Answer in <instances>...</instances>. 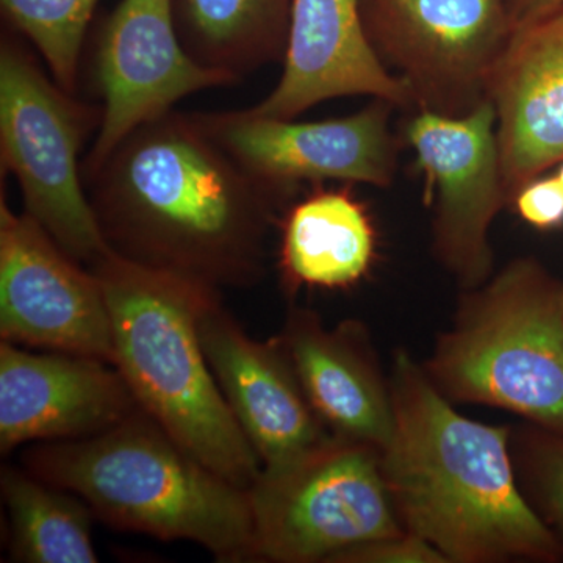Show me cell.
Here are the masks:
<instances>
[{"label":"cell","instance_id":"obj_1","mask_svg":"<svg viewBox=\"0 0 563 563\" xmlns=\"http://www.w3.org/2000/svg\"><path fill=\"white\" fill-rule=\"evenodd\" d=\"M84 180L110 252L220 291L261 284L269 235L296 201L176 109L139 125Z\"/></svg>","mask_w":563,"mask_h":563},{"label":"cell","instance_id":"obj_16","mask_svg":"<svg viewBox=\"0 0 563 563\" xmlns=\"http://www.w3.org/2000/svg\"><path fill=\"white\" fill-rule=\"evenodd\" d=\"M274 339L325 428L383 450L393 429L390 376L365 324L346 320L328 328L314 310L295 306Z\"/></svg>","mask_w":563,"mask_h":563},{"label":"cell","instance_id":"obj_21","mask_svg":"<svg viewBox=\"0 0 563 563\" xmlns=\"http://www.w3.org/2000/svg\"><path fill=\"white\" fill-rule=\"evenodd\" d=\"M101 0H0L10 31L29 40L52 79L76 95L81 51Z\"/></svg>","mask_w":563,"mask_h":563},{"label":"cell","instance_id":"obj_6","mask_svg":"<svg viewBox=\"0 0 563 563\" xmlns=\"http://www.w3.org/2000/svg\"><path fill=\"white\" fill-rule=\"evenodd\" d=\"M101 106L80 102L44 73L13 31L0 40V161L21 188L25 213L85 266L110 252L84 180L81 147L102 124Z\"/></svg>","mask_w":563,"mask_h":563},{"label":"cell","instance_id":"obj_10","mask_svg":"<svg viewBox=\"0 0 563 563\" xmlns=\"http://www.w3.org/2000/svg\"><path fill=\"white\" fill-rule=\"evenodd\" d=\"M433 203L432 252L461 290L495 273L493 222L509 203L490 101L465 117L418 110L404 128Z\"/></svg>","mask_w":563,"mask_h":563},{"label":"cell","instance_id":"obj_12","mask_svg":"<svg viewBox=\"0 0 563 563\" xmlns=\"http://www.w3.org/2000/svg\"><path fill=\"white\" fill-rule=\"evenodd\" d=\"M90 69L103 117L84 161V177L129 133L174 110L181 99L239 84L188 54L173 0H121L99 25Z\"/></svg>","mask_w":563,"mask_h":563},{"label":"cell","instance_id":"obj_9","mask_svg":"<svg viewBox=\"0 0 563 563\" xmlns=\"http://www.w3.org/2000/svg\"><path fill=\"white\" fill-rule=\"evenodd\" d=\"M395 110L372 99L355 113L324 121L279 120L251 109L195 114L251 176L296 199L303 185L329 180L390 188L404 141L391 129Z\"/></svg>","mask_w":563,"mask_h":563},{"label":"cell","instance_id":"obj_3","mask_svg":"<svg viewBox=\"0 0 563 563\" xmlns=\"http://www.w3.org/2000/svg\"><path fill=\"white\" fill-rule=\"evenodd\" d=\"M24 468L88 504L121 531L188 540L218 562H255L250 496L136 410L109 431L33 444Z\"/></svg>","mask_w":563,"mask_h":563},{"label":"cell","instance_id":"obj_24","mask_svg":"<svg viewBox=\"0 0 563 563\" xmlns=\"http://www.w3.org/2000/svg\"><path fill=\"white\" fill-rule=\"evenodd\" d=\"M512 203L521 220L539 231H551L563 222V187L558 176L529 181Z\"/></svg>","mask_w":563,"mask_h":563},{"label":"cell","instance_id":"obj_7","mask_svg":"<svg viewBox=\"0 0 563 563\" xmlns=\"http://www.w3.org/2000/svg\"><path fill=\"white\" fill-rule=\"evenodd\" d=\"M255 562L332 563L406 531L373 444L332 435L299 461L262 470L247 488Z\"/></svg>","mask_w":563,"mask_h":563},{"label":"cell","instance_id":"obj_5","mask_svg":"<svg viewBox=\"0 0 563 563\" xmlns=\"http://www.w3.org/2000/svg\"><path fill=\"white\" fill-rule=\"evenodd\" d=\"M422 368L451 402L498 407L563 435V280L517 257L462 290Z\"/></svg>","mask_w":563,"mask_h":563},{"label":"cell","instance_id":"obj_8","mask_svg":"<svg viewBox=\"0 0 563 563\" xmlns=\"http://www.w3.org/2000/svg\"><path fill=\"white\" fill-rule=\"evenodd\" d=\"M366 38L415 111L465 117L488 101L515 32L507 0H358Z\"/></svg>","mask_w":563,"mask_h":563},{"label":"cell","instance_id":"obj_25","mask_svg":"<svg viewBox=\"0 0 563 563\" xmlns=\"http://www.w3.org/2000/svg\"><path fill=\"white\" fill-rule=\"evenodd\" d=\"M507 5L517 31L561 9L563 0H507Z\"/></svg>","mask_w":563,"mask_h":563},{"label":"cell","instance_id":"obj_22","mask_svg":"<svg viewBox=\"0 0 563 563\" xmlns=\"http://www.w3.org/2000/svg\"><path fill=\"white\" fill-rule=\"evenodd\" d=\"M520 444L537 514L550 526L563 551V435L539 428L523 433Z\"/></svg>","mask_w":563,"mask_h":563},{"label":"cell","instance_id":"obj_4","mask_svg":"<svg viewBox=\"0 0 563 563\" xmlns=\"http://www.w3.org/2000/svg\"><path fill=\"white\" fill-rule=\"evenodd\" d=\"M88 268L109 303L113 366L141 412L192 457L247 490L262 462L229 409L199 339V307L214 288L152 272L113 252Z\"/></svg>","mask_w":563,"mask_h":563},{"label":"cell","instance_id":"obj_2","mask_svg":"<svg viewBox=\"0 0 563 563\" xmlns=\"http://www.w3.org/2000/svg\"><path fill=\"white\" fill-rule=\"evenodd\" d=\"M390 385L393 429L380 468L404 529L448 563L562 559L517 483L510 429L459 413L406 350L395 352Z\"/></svg>","mask_w":563,"mask_h":563},{"label":"cell","instance_id":"obj_14","mask_svg":"<svg viewBox=\"0 0 563 563\" xmlns=\"http://www.w3.org/2000/svg\"><path fill=\"white\" fill-rule=\"evenodd\" d=\"M139 409L124 377L109 362L0 344L2 454L25 443L90 439Z\"/></svg>","mask_w":563,"mask_h":563},{"label":"cell","instance_id":"obj_26","mask_svg":"<svg viewBox=\"0 0 563 563\" xmlns=\"http://www.w3.org/2000/svg\"><path fill=\"white\" fill-rule=\"evenodd\" d=\"M558 177H559V180H561V184L563 187V162L561 163V169H559Z\"/></svg>","mask_w":563,"mask_h":563},{"label":"cell","instance_id":"obj_18","mask_svg":"<svg viewBox=\"0 0 563 563\" xmlns=\"http://www.w3.org/2000/svg\"><path fill=\"white\" fill-rule=\"evenodd\" d=\"M280 272L288 290L344 288L372 268L376 231L350 191L313 187L280 221Z\"/></svg>","mask_w":563,"mask_h":563},{"label":"cell","instance_id":"obj_13","mask_svg":"<svg viewBox=\"0 0 563 563\" xmlns=\"http://www.w3.org/2000/svg\"><path fill=\"white\" fill-rule=\"evenodd\" d=\"M221 292L203 296L199 339L222 396L262 470L299 461L332 432L314 412L291 362L276 339L257 342L222 303Z\"/></svg>","mask_w":563,"mask_h":563},{"label":"cell","instance_id":"obj_11","mask_svg":"<svg viewBox=\"0 0 563 563\" xmlns=\"http://www.w3.org/2000/svg\"><path fill=\"white\" fill-rule=\"evenodd\" d=\"M2 342L99 358L113 365L106 292L95 273L70 257L29 213L0 198Z\"/></svg>","mask_w":563,"mask_h":563},{"label":"cell","instance_id":"obj_20","mask_svg":"<svg viewBox=\"0 0 563 563\" xmlns=\"http://www.w3.org/2000/svg\"><path fill=\"white\" fill-rule=\"evenodd\" d=\"M2 498L9 512L10 554L25 563H96L88 504L27 470L3 466Z\"/></svg>","mask_w":563,"mask_h":563},{"label":"cell","instance_id":"obj_23","mask_svg":"<svg viewBox=\"0 0 563 563\" xmlns=\"http://www.w3.org/2000/svg\"><path fill=\"white\" fill-rule=\"evenodd\" d=\"M332 563H448L446 558L417 533L404 531L351 548Z\"/></svg>","mask_w":563,"mask_h":563},{"label":"cell","instance_id":"obj_19","mask_svg":"<svg viewBox=\"0 0 563 563\" xmlns=\"http://www.w3.org/2000/svg\"><path fill=\"white\" fill-rule=\"evenodd\" d=\"M292 0H173L181 44L236 81L284 62Z\"/></svg>","mask_w":563,"mask_h":563},{"label":"cell","instance_id":"obj_15","mask_svg":"<svg viewBox=\"0 0 563 563\" xmlns=\"http://www.w3.org/2000/svg\"><path fill=\"white\" fill-rule=\"evenodd\" d=\"M284 70L274 90L250 107L262 117L296 120L318 103L347 96L415 107L404 81L385 68L363 29L358 0H292Z\"/></svg>","mask_w":563,"mask_h":563},{"label":"cell","instance_id":"obj_17","mask_svg":"<svg viewBox=\"0 0 563 563\" xmlns=\"http://www.w3.org/2000/svg\"><path fill=\"white\" fill-rule=\"evenodd\" d=\"M488 101L512 203L526 184L563 162V7L514 32Z\"/></svg>","mask_w":563,"mask_h":563}]
</instances>
